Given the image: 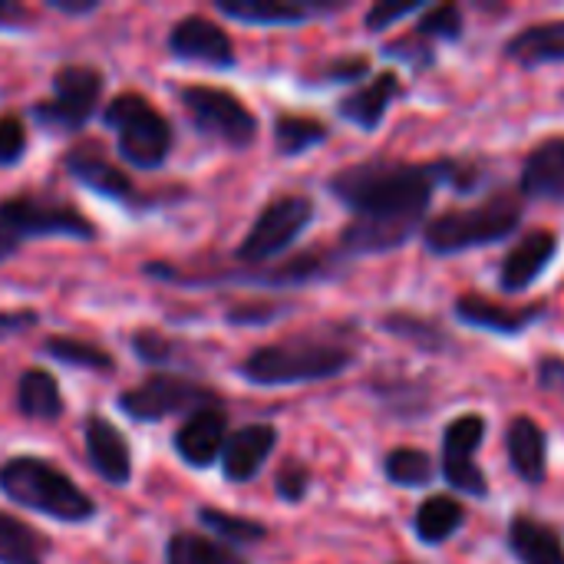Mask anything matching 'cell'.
Returning <instances> with one entry per match:
<instances>
[{"instance_id": "6da1fadb", "label": "cell", "mask_w": 564, "mask_h": 564, "mask_svg": "<svg viewBox=\"0 0 564 564\" xmlns=\"http://www.w3.org/2000/svg\"><path fill=\"white\" fill-rule=\"evenodd\" d=\"M436 165L406 159H364L330 175V195L350 208L340 248L350 258L403 248L423 225L436 195Z\"/></svg>"}, {"instance_id": "7a4b0ae2", "label": "cell", "mask_w": 564, "mask_h": 564, "mask_svg": "<svg viewBox=\"0 0 564 564\" xmlns=\"http://www.w3.org/2000/svg\"><path fill=\"white\" fill-rule=\"evenodd\" d=\"M354 347L334 334H297L254 350L241 377L254 387H297L340 377L354 364Z\"/></svg>"}, {"instance_id": "3957f363", "label": "cell", "mask_w": 564, "mask_h": 564, "mask_svg": "<svg viewBox=\"0 0 564 564\" xmlns=\"http://www.w3.org/2000/svg\"><path fill=\"white\" fill-rule=\"evenodd\" d=\"M525 215L522 192L516 188H499L479 205L466 208H446L443 215L430 218L423 225V245L436 258H453L466 254L496 241H506L519 231Z\"/></svg>"}, {"instance_id": "277c9868", "label": "cell", "mask_w": 564, "mask_h": 564, "mask_svg": "<svg viewBox=\"0 0 564 564\" xmlns=\"http://www.w3.org/2000/svg\"><path fill=\"white\" fill-rule=\"evenodd\" d=\"M0 489L10 502L50 516L56 522H89L96 516L93 499L56 466L17 456L0 466Z\"/></svg>"}, {"instance_id": "5b68a950", "label": "cell", "mask_w": 564, "mask_h": 564, "mask_svg": "<svg viewBox=\"0 0 564 564\" xmlns=\"http://www.w3.org/2000/svg\"><path fill=\"white\" fill-rule=\"evenodd\" d=\"M53 235L89 241L96 238V228L66 202H53L40 195H13L0 202V264L13 258L23 241L53 238Z\"/></svg>"}, {"instance_id": "8992f818", "label": "cell", "mask_w": 564, "mask_h": 564, "mask_svg": "<svg viewBox=\"0 0 564 564\" xmlns=\"http://www.w3.org/2000/svg\"><path fill=\"white\" fill-rule=\"evenodd\" d=\"M106 126L116 129V142L126 162L135 169H159L172 149V126L169 119L139 93L116 96L106 112Z\"/></svg>"}, {"instance_id": "52a82bcc", "label": "cell", "mask_w": 564, "mask_h": 564, "mask_svg": "<svg viewBox=\"0 0 564 564\" xmlns=\"http://www.w3.org/2000/svg\"><path fill=\"white\" fill-rule=\"evenodd\" d=\"M314 221V202L307 195H281L261 208L251 231L238 248V261L261 264L284 254Z\"/></svg>"}, {"instance_id": "ba28073f", "label": "cell", "mask_w": 564, "mask_h": 564, "mask_svg": "<svg viewBox=\"0 0 564 564\" xmlns=\"http://www.w3.org/2000/svg\"><path fill=\"white\" fill-rule=\"evenodd\" d=\"M102 96V76L93 66H63L53 76V99L33 106V116L46 129L76 132L89 122Z\"/></svg>"}, {"instance_id": "9c48e42d", "label": "cell", "mask_w": 564, "mask_h": 564, "mask_svg": "<svg viewBox=\"0 0 564 564\" xmlns=\"http://www.w3.org/2000/svg\"><path fill=\"white\" fill-rule=\"evenodd\" d=\"M182 102L192 116V122L205 132L215 135L228 145H251L258 135V119L254 112L231 96L228 89L218 86H185Z\"/></svg>"}, {"instance_id": "30bf717a", "label": "cell", "mask_w": 564, "mask_h": 564, "mask_svg": "<svg viewBox=\"0 0 564 564\" xmlns=\"http://www.w3.org/2000/svg\"><path fill=\"white\" fill-rule=\"evenodd\" d=\"M486 430H489V423L479 413H463V416L449 420L446 430H443L440 473L456 492L473 496V499L489 496V479L476 463V453H479V446L486 440Z\"/></svg>"}, {"instance_id": "8fae6325", "label": "cell", "mask_w": 564, "mask_h": 564, "mask_svg": "<svg viewBox=\"0 0 564 564\" xmlns=\"http://www.w3.org/2000/svg\"><path fill=\"white\" fill-rule=\"evenodd\" d=\"M212 403H218V397L212 390H205L185 377H175V373H152L149 380H142L139 387H132L119 397V410L139 423H155L172 413L212 406Z\"/></svg>"}, {"instance_id": "7c38bea8", "label": "cell", "mask_w": 564, "mask_h": 564, "mask_svg": "<svg viewBox=\"0 0 564 564\" xmlns=\"http://www.w3.org/2000/svg\"><path fill=\"white\" fill-rule=\"evenodd\" d=\"M453 314L459 324L473 330H486L496 337H519L539 321H545L549 307L545 304H529V307H506L499 301H489L482 294H459L453 301Z\"/></svg>"}, {"instance_id": "4fadbf2b", "label": "cell", "mask_w": 564, "mask_h": 564, "mask_svg": "<svg viewBox=\"0 0 564 564\" xmlns=\"http://www.w3.org/2000/svg\"><path fill=\"white\" fill-rule=\"evenodd\" d=\"M558 254V235L549 231V228H535V231H525L512 248L509 254L502 258V268H499V288L506 294H522L529 291L545 271L549 264L555 261Z\"/></svg>"}, {"instance_id": "5bb4252c", "label": "cell", "mask_w": 564, "mask_h": 564, "mask_svg": "<svg viewBox=\"0 0 564 564\" xmlns=\"http://www.w3.org/2000/svg\"><path fill=\"white\" fill-rule=\"evenodd\" d=\"M225 440H228V416L218 403L212 406H198L185 416V423L178 426L175 433V453L195 466V469H208L221 449H225Z\"/></svg>"}, {"instance_id": "9a60e30c", "label": "cell", "mask_w": 564, "mask_h": 564, "mask_svg": "<svg viewBox=\"0 0 564 564\" xmlns=\"http://www.w3.org/2000/svg\"><path fill=\"white\" fill-rule=\"evenodd\" d=\"M169 46L175 56L182 59H195L205 66H235V46L228 40V33L212 23L208 17H185L172 26L169 33Z\"/></svg>"}, {"instance_id": "2e32d148", "label": "cell", "mask_w": 564, "mask_h": 564, "mask_svg": "<svg viewBox=\"0 0 564 564\" xmlns=\"http://www.w3.org/2000/svg\"><path fill=\"white\" fill-rule=\"evenodd\" d=\"M400 96H403L400 73H397V69H383V73H377L370 83H364V86H357L354 93H347V96L337 102V112H340V119L354 122L357 129L373 132V129H380V122L387 119L393 99H400Z\"/></svg>"}, {"instance_id": "e0dca14e", "label": "cell", "mask_w": 564, "mask_h": 564, "mask_svg": "<svg viewBox=\"0 0 564 564\" xmlns=\"http://www.w3.org/2000/svg\"><path fill=\"white\" fill-rule=\"evenodd\" d=\"M278 446V430L271 423H251L225 440L221 469L228 482H251Z\"/></svg>"}, {"instance_id": "ac0fdd59", "label": "cell", "mask_w": 564, "mask_h": 564, "mask_svg": "<svg viewBox=\"0 0 564 564\" xmlns=\"http://www.w3.org/2000/svg\"><path fill=\"white\" fill-rule=\"evenodd\" d=\"M519 192L539 202H564V132L542 139L525 155Z\"/></svg>"}, {"instance_id": "d6986e66", "label": "cell", "mask_w": 564, "mask_h": 564, "mask_svg": "<svg viewBox=\"0 0 564 564\" xmlns=\"http://www.w3.org/2000/svg\"><path fill=\"white\" fill-rule=\"evenodd\" d=\"M506 453L516 476L529 486H542L549 476V436L532 416H516L506 430Z\"/></svg>"}, {"instance_id": "ffe728a7", "label": "cell", "mask_w": 564, "mask_h": 564, "mask_svg": "<svg viewBox=\"0 0 564 564\" xmlns=\"http://www.w3.org/2000/svg\"><path fill=\"white\" fill-rule=\"evenodd\" d=\"M63 162H66V172L76 182H83L86 188H93V192H99V195H106L112 202H135L132 178L116 162H109L99 149H93V145L73 149V152H66Z\"/></svg>"}, {"instance_id": "44dd1931", "label": "cell", "mask_w": 564, "mask_h": 564, "mask_svg": "<svg viewBox=\"0 0 564 564\" xmlns=\"http://www.w3.org/2000/svg\"><path fill=\"white\" fill-rule=\"evenodd\" d=\"M344 3H301V0H218V13L258 23V26H278V23H304L321 13H334Z\"/></svg>"}, {"instance_id": "7402d4cb", "label": "cell", "mask_w": 564, "mask_h": 564, "mask_svg": "<svg viewBox=\"0 0 564 564\" xmlns=\"http://www.w3.org/2000/svg\"><path fill=\"white\" fill-rule=\"evenodd\" d=\"M86 453L93 469L112 482L122 486L132 476V456H129V443L126 436L106 420V416H89L86 420Z\"/></svg>"}, {"instance_id": "603a6c76", "label": "cell", "mask_w": 564, "mask_h": 564, "mask_svg": "<svg viewBox=\"0 0 564 564\" xmlns=\"http://www.w3.org/2000/svg\"><path fill=\"white\" fill-rule=\"evenodd\" d=\"M506 56L525 69L564 63V20L529 23L525 30L506 40Z\"/></svg>"}, {"instance_id": "cb8c5ba5", "label": "cell", "mask_w": 564, "mask_h": 564, "mask_svg": "<svg viewBox=\"0 0 564 564\" xmlns=\"http://www.w3.org/2000/svg\"><path fill=\"white\" fill-rule=\"evenodd\" d=\"M340 258L327 254V251H307L297 254L284 264H264L251 274H241L251 284H264V288H301V284H314V281H327L337 274Z\"/></svg>"}, {"instance_id": "d4e9b609", "label": "cell", "mask_w": 564, "mask_h": 564, "mask_svg": "<svg viewBox=\"0 0 564 564\" xmlns=\"http://www.w3.org/2000/svg\"><path fill=\"white\" fill-rule=\"evenodd\" d=\"M506 542L522 564H564L562 535L532 516H512Z\"/></svg>"}, {"instance_id": "484cf974", "label": "cell", "mask_w": 564, "mask_h": 564, "mask_svg": "<svg viewBox=\"0 0 564 564\" xmlns=\"http://www.w3.org/2000/svg\"><path fill=\"white\" fill-rule=\"evenodd\" d=\"M380 330H387L397 340H406L426 354H453L456 350V337L426 314H413V311H393L380 317Z\"/></svg>"}, {"instance_id": "4316f807", "label": "cell", "mask_w": 564, "mask_h": 564, "mask_svg": "<svg viewBox=\"0 0 564 564\" xmlns=\"http://www.w3.org/2000/svg\"><path fill=\"white\" fill-rule=\"evenodd\" d=\"M466 522V506L446 492L430 496L420 502L416 516H413V532L423 545H443L449 542Z\"/></svg>"}, {"instance_id": "83f0119b", "label": "cell", "mask_w": 564, "mask_h": 564, "mask_svg": "<svg viewBox=\"0 0 564 564\" xmlns=\"http://www.w3.org/2000/svg\"><path fill=\"white\" fill-rule=\"evenodd\" d=\"M17 403L20 413L30 420H56L63 413V397L56 380L46 370H23L17 383Z\"/></svg>"}, {"instance_id": "f1b7e54d", "label": "cell", "mask_w": 564, "mask_h": 564, "mask_svg": "<svg viewBox=\"0 0 564 564\" xmlns=\"http://www.w3.org/2000/svg\"><path fill=\"white\" fill-rule=\"evenodd\" d=\"M383 476L400 489H426L436 479V459L416 446H397L383 456Z\"/></svg>"}, {"instance_id": "f546056e", "label": "cell", "mask_w": 564, "mask_h": 564, "mask_svg": "<svg viewBox=\"0 0 564 564\" xmlns=\"http://www.w3.org/2000/svg\"><path fill=\"white\" fill-rule=\"evenodd\" d=\"M327 126L314 116H278L274 122V145L284 159L304 155L327 142Z\"/></svg>"}, {"instance_id": "4dcf8cb0", "label": "cell", "mask_w": 564, "mask_h": 564, "mask_svg": "<svg viewBox=\"0 0 564 564\" xmlns=\"http://www.w3.org/2000/svg\"><path fill=\"white\" fill-rule=\"evenodd\" d=\"M165 564H248L235 549L218 545L205 535L195 532H178L172 535L165 549Z\"/></svg>"}, {"instance_id": "1f68e13d", "label": "cell", "mask_w": 564, "mask_h": 564, "mask_svg": "<svg viewBox=\"0 0 564 564\" xmlns=\"http://www.w3.org/2000/svg\"><path fill=\"white\" fill-rule=\"evenodd\" d=\"M43 549V539L30 525L0 512V564H36Z\"/></svg>"}, {"instance_id": "d6a6232c", "label": "cell", "mask_w": 564, "mask_h": 564, "mask_svg": "<svg viewBox=\"0 0 564 564\" xmlns=\"http://www.w3.org/2000/svg\"><path fill=\"white\" fill-rule=\"evenodd\" d=\"M466 33V20H463V10L456 3H430L423 10V17L416 20V30L413 36L416 40H426V43H456L463 40Z\"/></svg>"}, {"instance_id": "836d02e7", "label": "cell", "mask_w": 564, "mask_h": 564, "mask_svg": "<svg viewBox=\"0 0 564 564\" xmlns=\"http://www.w3.org/2000/svg\"><path fill=\"white\" fill-rule=\"evenodd\" d=\"M43 350L59 360V364H69V367H83V370H96V373H109L116 367V360L99 350L96 344H86V340H73V337H50L43 344Z\"/></svg>"}, {"instance_id": "e575fe53", "label": "cell", "mask_w": 564, "mask_h": 564, "mask_svg": "<svg viewBox=\"0 0 564 564\" xmlns=\"http://www.w3.org/2000/svg\"><path fill=\"white\" fill-rule=\"evenodd\" d=\"M202 525H208L212 532L225 535L228 542H238V545H248V542H261L268 535V529L254 519H238V516H228V512H218V509H202L198 512Z\"/></svg>"}, {"instance_id": "d590c367", "label": "cell", "mask_w": 564, "mask_h": 564, "mask_svg": "<svg viewBox=\"0 0 564 564\" xmlns=\"http://www.w3.org/2000/svg\"><path fill=\"white\" fill-rule=\"evenodd\" d=\"M433 165H436L440 185H449L453 192L473 195V192L482 188L486 169H482V162H476V159H436Z\"/></svg>"}, {"instance_id": "8d00e7d4", "label": "cell", "mask_w": 564, "mask_h": 564, "mask_svg": "<svg viewBox=\"0 0 564 564\" xmlns=\"http://www.w3.org/2000/svg\"><path fill=\"white\" fill-rule=\"evenodd\" d=\"M383 56H390V59H403V63H410V66H416V69H426V66H433V63H436L433 46H430V43H420L416 36H403V40L387 43V46H383Z\"/></svg>"}, {"instance_id": "74e56055", "label": "cell", "mask_w": 564, "mask_h": 564, "mask_svg": "<svg viewBox=\"0 0 564 564\" xmlns=\"http://www.w3.org/2000/svg\"><path fill=\"white\" fill-rule=\"evenodd\" d=\"M26 149V129L17 116L0 119V165H13Z\"/></svg>"}, {"instance_id": "f35d334b", "label": "cell", "mask_w": 564, "mask_h": 564, "mask_svg": "<svg viewBox=\"0 0 564 564\" xmlns=\"http://www.w3.org/2000/svg\"><path fill=\"white\" fill-rule=\"evenodd\" d=\"M430 3H423V0H410V3H377V7H370V13H367V30H387V26H393L397 20H403V17H410V13H416V10H426Z\"/></svg>"}, {"instance_id": "ab89813d", "label": "cell", "mask_w": 564, "mask_h": 564, "mask_svg": "<svg viewBox=\"0 0 564 564\" xmlns=\"http://www.w3.org/2000/svg\"><path fill=\"white\" fill-rule=\"evenodd\" d=\"M274 489H278V496H281L284 502H301V499L307 496V489H311V473H307L304 466H297V463H288V466L278 473Z\"/></svg>"}, {"instance_id": "60d3db41", "label": "cell", "mask_w": 564, "mask_h": 564, "mask_svg": "<svg viewBox=\"0 0 564 564\" xmlns=\"http://www.w3.org/2000/svg\"><path fill=\"white\" fill-rule=\"evenodd\" d=\"M132 347H135V354L145 360V364H165L169 360V354H172V340H165L162 334H155V330H139L135 337H132Z\"/></svg>"}, {"instance_id": "b9f144b4", "label": "cell", "mask_w": 564, "mask_h": 564, "mask_svg": "<svg viewBox=\"0 0 564 564\" xmlns=\"http://www.w3.org/2000/svg\"><path fill=\"white\" fill-rule=\"evenodd\" d=\"M370 73V59L367 56H340L327 66V79L330 83H354L364 79Z\"/></svg>"}, {"instance_id": "7bdbcfd3", "label": "cell", "mask_w": 564, "mask_h": 564, "mask_svg": "<svg viewBox=\"0 0 564 564\" xmlns=\"http://www.w3.org/2000/svg\"><path fill=\"white\" fill-rule=\"evenodd\" d=\"M539 387L549 393H564V357H542L539 360Z\"/></svg>"}, {"instance_id": "ee69618b", "label": "cell", "mask_w": 564, "mask_h": 564, "mask_svg": "<svg viewBox=\"0 0 564 564\" xmlns=\"http://www.w3.org/2000/svg\"><path fill=\"white\" fill-rule=\"evenodd\" d=\"M288 304H254V307H238L231 311V321L235 324H268V321H278V314H284Z\"/></svg>"}, {"instance_id": "f6af8a7d", "label": "cell", "mask_w": 564, "mask_h": 564, "mask_svg": "<svg viewBox=\"0 0 564 564\" xmlns=\"http://www.w3.org/2000/svg\"><path fill=\"white\" fill-rule=\"evenodd\" d=\"M36 324V311H0V340L23 334Z\"/></svg>"}, {"instance_id": "bcb514c9", "label": "cell", "mask_w": 564, "mask_h": 564, "mask_svg": "<svg viewBox=\"0 0 564 564\" xmlns=\"http://www.w3.org/2000/svg\"><path fill=\"white\" fill-rule=\"evenodd\" d=\"M50 7L59 10V13L79 17V13H93L99 7V0H50Z\"/></svg>"}, {"instance_id": "7dc6e473", "label": "cell", "mask_w": 564, "mask_h": 564, "mask_svg": "<svg viewBox=\"0 0 564 564\" xmlns=\"http://www.w3.org/2000/svg\"><path fill=\"white\" fill-rule=\"evenodd\" d=\"M26 17V10L20 3H10V0H0V26L7 23H20Z\"/></svg>"}]
</instances>
